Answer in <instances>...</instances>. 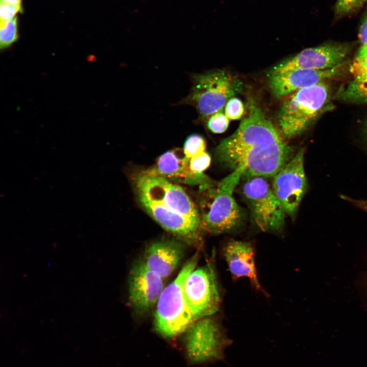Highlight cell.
Masks as SVG:
<instances>
[{"label": "cell", "mask_w": 367, "mask_h": 367, "mask_svg": "<svg viewBox=\"0 0 367 367\" xmlns=\"http://www.w3.org/2000/svg\"><path fill=\"white\" fill-rule=\"evenodd\" d=\"M253 100L236 130L216 149L218 161L243 176L274 177L293 158V148Z\"/></svg>", "instance_id": "obj_1"}, {"label": "cell", "mask_w": 367, "mask_h": 367, "mask_svg": "<svg viewBox=\"0 0 367 367\" xmlns=\"http://www.w3.org/2000/svg\"><path fill=\"white\" fill-rule=\"evenodd\" d=\"M243 174V169H235L216 186H202L199 213L203 230L212 234L229 232L237 228L243 213L233 197V192Z\"/></svg>", "instance_id": "obj_2"}, {"label": "cell", "mask_w": 367, "mask_h": 367, "mask_svg": "<svg viewBox=\"0 0 367 367\" xmlns=\"http://www.w3.org/2000/svg\"><path fill=\"white\" fill-rule=\"evenodd\" d=\"M191 82L190 92L178 104L194 107L200 119L223 110L227 102L241 93L243 88L238 77L220 69L193 74Z\"/></svg>", "instance_id": "obj_3"}, {"label": "cell", "mask_w": 367, "mask_h": 367, "mask_svg": "<svg viewBox=\"0 0 367 367\" xmlns=\"http://www.w3.org/2000/svg\"><path fill=\"white\" fill-rule=\"evenodd\" d=\"M197 261L196 253L185 264L176 278L164 287L156 304L155 327L165 337L177 335L195 322L186 303L184 285Z\"/></svg>", "instance_id": "obj_4"}, {"label": "cell", "mask_w": 367, "mask_h": 367, "mask_svg": "<svg viewBox=\"0 0 367 367\" xmlns=\"http://www.w3.org/2000/svg\"><path fill=\"white\" fill-rule=\"evenodd\" d=\"M328 94L327 86L322 82L286 96L278 114L282 136L290 138L304 132L322 111Z\"/></svg>", "instance_id": "obj_5"}, {"label": "cell", "mask_w": 367, "mask_h": 367, "mask_svg": "<svg viewBox=\"0 0 367 367\" xmlns=\"http://www.w3.org/2000/svg\"><path fill=\"white\" fill-rule=\"evenodd\" d=\"M242 194L256 225L265 232L283 228L286 212L264 177L247 176Z\"/></svg>", "instance_id": "obj_6"}, {"label": "cell", "mask_w": 367, "mask_h": 367, "mask_svg": "<svg viewBox=\"0 0 367 367\" xmlns=\"http://www.w3.org/2000/svg\"><path fill=\"white\" fill-rule=\"evenodd\" d=\"M184 292L195 322L216 312L220 305L221 296L213 265L207 263L195 268L185 280Z\"/></svg>", "instance_id": "obj_7"}, {"label": "cell", "mask_w": 367, "mask_h": 367, "mask_svg": "<svg viewBox=\"0 0 367 367\" xmlns=\"http://www.w3.org/2000/svg\"><path fill=\"white\" fill-rule=\"evenodd\" d=\"M187 335L188 350L195 362L209 363L225 358V350L232 344L220 323L208 317L194 322Z\"/></svg>", "instance_id": "obj_8"}, {"label": "cell", "mask_w": 367, "mask_h": 367, "mask_svg": "<svg viewBox=\"0 0 367 367\" xmlns=\"http://www.w3.org/2000/svg\"><path fill=\"white\" fill-rule=\"evenodd\" d=\"M135 186L137 193L142 194L201 224L199 209L179 186L163 177L144 172L135 177Z\"/></svg>", "instance_id": "obj_9"}, {"label": "cell", "mask_w": 367, "mask_h": 367, "mask_svg": "<svg viewBox=\"0 0 367 367\" xmlns=\"http://www.w3.org/2000/svg\"><path fill=\"white\" fill-rule=\"evenodd\" d=\"M304 149H300L273 177L272 189L286 214L295 216L304 196L307 181L304 168Z\"/></svg>", "instance_id": "obj_10"}, {"label": "cell", "mask_w": 367, "mask_h": 367, "mask_svg": "<svg viewBox=\"0 0 367 367\" xmlns=\"http://www.w3.org/2000/svg\"><path fill=\"white\" fill-rule=\"evenodd\" d=\"M349 47L346 44L326 43L306 48L281 62L270 71L282 72L295 69L326 70L340 66Z\"/></svg>", "instance_id": "obj_11"}, {"label": "cell", "mask_w": 367, "mask_h": 367, "mask_svg": "<svg viewBox=\"0 0 367 367\" xmlns=\"http://www.w3.org/2000/svg\"><path fill=\"white\" fill-rule=\"evenodd\" d=\"M137 194L142 206L164 229L187 243L194 245L200 244L202 230L201 224L142 194Z\"/></svg>", "instance_id": "obj_12"}, {"label": "cell", "mask_w": 367, "mask_h": 367, "mask_svg": "<svg viewBox=\"0 0 367 367\" xmlns=\"http://www.w3.org/2000/svg\"><path fill=\"white\" fill-rule=\"evenodd\" d=\"M164 278L142 261L130 271L128 281L129 302L138 312L149 311L155 304L164 289Z\"/></svg>", "instance_id": "obj_13"}, {"label": "cell", "mask_w": 367, "mask_h": 367, "mask_svg": "<svg viewBox=\"0 0 367 367\" xmlns=\"http://www.w3.org/2000/svg\"><path fill=\"white\" fill-rule=\"evenodd\" d=\"M339 70L340 66L326 70L295 69L278 72L270 71L268 73L269 86L276 97L286 96L334 77Z\"/></svg>", "instance_id": "obj_14"}, {"label": "cell", "mask_w": 367, "mask_h": 367, "mask_svg": "<svg viewBox=\"0 0 367 367\" xmlns=\"http://www.w3.org/2000/svg\"><path fill=\"white\" fill-rule=\"evenodd\" d=\"M143 172L186 184H200L201 186L213 184L203 173H198L192 170L189 159L180 149L166 152L159 158L154 167Z\"/></svg>", "instance_id": "obj_15"}, {"label": "cell", "mask_w": 367, "mask_h": 367, "mask_svg": "<svg viewBox=\"0 0 367 367\" xmlns=\"http://www.w3.org/2000/svg\"><path fill=\"white\" fill-rule=\"evenodd\" d=\"M223 254L233 277L247 278L257 290L265 293L258 278L254 252L251 244L231 240L224 246Z\"/></svg>", "instance_id": "obj_16"}, {"label": "cell", "mask_w": 367, "mask_h": 367, "mask_svg": "<svg viewBox=\"0 0 367 367\" xmlns=\"http://www.w3.org/2000/svg\"><path fill=\"white\" fill-rule=\"evenodd\" d=\"M184 255L182 244L172 240L154 242L145 250L143 263L163 278L169 276Z\"/></svg>", "instance_id": "obj_17"}, {"label": "cell", "mask_w": 367, "mask_h": 367, "mask_svg": "<svg viewBox=\"0 0 367 367\" xmlns=\"http://www.w3.org/2000/svg\"><path fill=\"white\" fill-rule=\"evenodd\" d=\"M353 80L350 84L360 85L367 84V47L360 46L350 66Z\"/></svg>", "instance_id": "obj_18"}, {"label": "cell", "mask_w": 367, "mask_h": 367, "mask_svg": "<svg viewBox=\"0 0 367 367\" xmlns=\"http://www.w3.org/2000/svg\"><path fill=\"white\" fill-rule=\"evenodd\" d=\"M18 24L17 17L0 22V48L4 49L10 47L18 39Z\"/></svg>", "instance_id": "obj_19"}, {"label": "cell", "mask_w": 367, "mask_h": 367, "mask_svg": "<svg viewBox=\"0 0 367 367\" xmlns=\"http://www.w3.org/2000/svg\"><path fill=\"white\" fill-rule=\"evenodd\" d=\"M206 142L204 139L198 134L190 135L186 140L183 148L185 156L190 159L205 151Z\"/></svg>", "instance_id": "obj_20"}, {"label": "cell", "mask_w": 367, "mask_h": 367, "mask_svg": "<svg viewBox=\"0 0 367 367\" xmlns=\"http://www.w3.org/2000/svg\"><path fill=\"white\" fill-rule=\"evenodd\" d=\"M222 110L212 114L207 118L206 126L214 134L223 133L228 127L229 119Z\"/></svg>", "instance_id": "obj_21"}, {"label": "cell", "mask_w": 367, "mask_h": 367, "mask_svg": "<svg viewBox=\"0 0 367 367\" xmlns=\"http://www.w3.org/2000/svg\"><path fill=\"white\" fill-rule=\"evenodd\" d=\"M244 107L242 101L235 97L230 98L225 106V114L229 120H238L242 117Z\"/></svg>", "instance_id": "obj_22"}, {"label": "cell", "mask_w": 367, "mask_h": 367, "mask_svg": "<svg viewBox=\"0 0 367 367\" xmlns=\"http://www.w3.org/2000/svg\"><path fill=\"white\" fill-rule=\"evenodd\" d=\"M360 0H337L334 6L335 16L340 17L360 8Z\"/></svg>", "instance_id": "obj_23"}, {"label": "cell", "mask_w": 367, "mask_h": 367, "mask_svg": "<svg viewBox=\"0 0 367 367\" xmlns=\"http://www.w3.org/2000/svg\"><path fill=\"white\" fill-rule=\"evenodd\" d=\"M211 158L206 151L189 159L190 167L192 171L203 173L209 166Z\"/></svg>", "instance_id": "obj_24"}, {"label": "cell", "mask_w": 367, "mask_h": 367, "mask_svg": "<svg viewBox=\"0 0 367 367\" xmlns=\"http://www.w3.org/2000/svg\"><path fill=\"white\" fill-rule=\"evenodd\" d=\"M22 7L3 2H0V19L6 21L12 19L21 11Z\"/></svg>", "instance_id": "obj_25"}, {"label": "cell", "mask_w": 367, "mask_h": 367, "mask_svg": "<svg viewBox=\"0 0 367 367\" xmlns=\"http://www.w3.org/2000/svg\"><path fill=\"white\" fill-rule=\"evenodd\" d=\"M345 95L350 98L367 100V84L360 85L349 84Z\"/></svg>", "instance_id": "obj_26"}, {"label": "cell", "mask_w": 367, "mask_h": 367, "mask_svg": "<svg viewBox=\"0 0 367 367\" xmlns=\"http://www.w3.org/2000/svg\"><path fill=\"white\" fill-rule=\"evenodd\" d=\"M358 37L361 46L367 47V7L361 19Z\"/></svg>", "instance_id": "obj_27"}, {"label": "cell", "mask_w": 367, "mask_h": 367, "mask_svg": "<svg viewBox=\"0 0 367 367\" xmlns=\"http://www.w3.org/2000/svg\"><path fill=\"white\" fill-rule=\"evenodd\" d=\"M21 1L22 0H1L0 2L21 6Z\"/></svg>", "instance_id": "obj_28"}, {"label": "cell", "mask_w": 367, "mask_h": 367, "mask_svg": "<svg viewBox=\"0 0 367 367\" xmlns=\"http://www.w3.org/2000/svg\"><path fill=\"white\" fill-rule=\"evenodd\" d=\"M366 2L367 0H360V7H361Z\"/></svg>", "instance_id": "obj_29"}, {"label": "cell", "mask_w": 367, "mask_h": 367, "mask_svg": "<svg viewBox=\"0 0 367 367\" xmlns=\"http://www.w3.org/2000/svg\"><path fill=\"white\" fill-rule=\"evenodd\" d=\"M366 130H367V124H366Z\"/></svg>", "instance_id": "obj_30"}]
</instances>
